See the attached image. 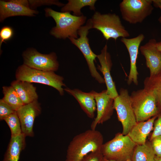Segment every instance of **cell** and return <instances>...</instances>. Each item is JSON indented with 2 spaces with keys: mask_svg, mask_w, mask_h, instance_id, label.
Masks as SVG:
<instances>
[{
  "mask_svg": "<svg viewBox=\"0 0 161 161\" xmlns=\"http://www.w3.org/2000/svg\"><path fill=\"white\" fill-rule=\"evenodd\" d=\"M103 138L99 131L90 129L75 136L67 150L65 161H81L91 152L101 151Z\"/></svg>",
  "mask_w": 161,
  "mask_h": 161,
  "instance_id": "obj_1",
  "label": "cell"
},
{
  "mask_svg": "<svg viewBox=\"0 0 161 161\" xmlns=\"http://www.w3.org/2000/svg\"><path fill=\"white\" fill-rule=\"evenodd\" d=\"M45 10L46 16L52 17L56 23L55 26L50 32L52 35L58 38L64 39L78 38V30L86 22V16L83 14L76 16L69 12H58L50 8H46Z\"/></svg>",
  "mask_w": 161,
  "mask_h": 161,
  "instance_id": "obj_2",
  "label": "cell"
},
{
  "mask_svg": "<svg viewBox=\"0 0 161 161\" xmlns=\"http://www.w3.org/2000/svg\"><path fill=\"white\" fill-rule=\"evenodd\" d=\"M16 80L30 83L48 85L55 88L60 95H64V78L54 72L45 71L29 67L24 64L18 67L16 72Z\"/></svg>",
  "mask_w": 161,
  "mask_h": 161,
  "instance_id": "obj_3",
  "label": "cell"
},
{
  "mask_svg": "<svg viewBox=\"0 0 161 161\" xmlns=\"http://www.w3.org/2000/svg\"><path fill=\"white\" fill-rule=\"evenodd\" d=\"M90 19L92 29L100 31L106 40L112 38L116 41L119 37L126 38L130 36L120 17L115 13L103 14L96 12Z\"/></svg>",
  "mask_w": 161,
  "mask_h": 161,
  "instance_id": "obj_4",
  "label": "cell"
},
{
  "mask_svg": "<svg viewBox=\"0 0 161 161\" xmlns=\"http://www.w3.org/2000/svg\"><path fill=\"white\" fill-rule=\"evenodd\" d=\"M130 97L137 122L160 114L155 97L151 91L144 88L134 91Z\"/></svg>",
  "mask_w": 161,
  "mask_h": 161,
  "instance_id": "obj_5",
  "label": "cell"
},
{
  "mask_svg": "<svg viewBox=\"0 0 161 161\" xmlns=\"http://www.w3.org/2000/svg\"><path fill=\"white\" fill-rule=\"evenodd\" d=\"M136 145L128 135L119 132L112 139L103 144L101 151L106 159L124 161L131 159Z\"/></svg>",
  "mask_w": 161,
  "mask_h": 161,
  "instance_id": "obj_6",
  "label": "cell"
},
{
  "mask_svg": "<svg viewBox=\"0 0 161 161\" xmlns=\"http://www.w3.org/2000/svg\"><path fill=\"white\" fill-rule=\"evenodd\" d=\"M92 29L90 19H89L85 25L81 26L78 31L79 36L77 38H69L71 43L78 47L84 57L92 76L100 83H105V81L97 70L95 61L97 55L94 53L90 46L87 37L89 30Z\"/></svg>",
  "mask_w": 161,
  "mask_h": 161,
  "instance_id": "obj_7",
  "label": "cell"
},
{
  "mask_svg": "<svg viewBox=\"0 0 161 161\" xmlns=\"http://www.w3.org/2000/svg\"><path fill=\"white\" fill-rule=\"evenodd\" d=\"M152 0H123L120 4L123 19L131 24L141 23L152 13Z\"/></svg>",
  "mask_w": 161,
  "mask_h": 161,
  "instance_id": "obj_8",
  "label": "cell"
},
{
  "mask_svg": "<svg viewBox=\"0 0 161 161\" xmlns=\"http://www.w3.org/2000/svg\"><path fill=\"white\" fill-rule=\"evenodd\" d=\"M114 108L117 112L118 120L122 125V133L127 135L137 123L130 95L127 89H120L118 96L114 99Z\"/></svg>",
  "mask_w": 161,
  "mask_h": 161,
  "instance_id": "obj_9",
  "label": "cell"
},
{
  "mask_svg": "<svg viewBox=\"0 0 161 161\" xmlns=\"http://www.w3.org/2000/svg\"><path fill=\"white\" fill-rule=\"evenodd\" d=\"M24 64L34 69L49 72L57 71L59 64L56 54H43L34 48H30L22 54Z\"/></svg>",
  "mask_w": 161,
  "mask_h": 161,
  "instance_id": "obj_10",
  "label": "cell"
},
{
  "mask_svg": "<svg viewBox=\"0 0 161 161\" xmlns=\"http://www.w3.org/2000/svg\"><path fill=\"white\" fill-rule=\"evenodd\" d=\"M96 103L97 116L91 125V129H96L97 125L110 119L113 114L114 99L108 94L106 89L97 92L93 90Z\"/></svg>",
  "mask_w": 161,
  "mask_h": 161,
  "instance_id": "obj_11",
  "label": "cell"
},
{
  "mask_svg": "<svg viewBox=\"0 0 161 161\" xmlns=\"http://www.w3.org/2000/svg\"><path fill=\"white\" fill-rule=\"evenodd\" d=\"M41 104L36 100L24 105L16 111L22 133L26 137L34 136L33 127L35 119L41 114Z\"/></svg>",
  "mask_w": 161,
  "mask_h": 161,
  "instance_id": "obj_12",
  "label": "cell"
},
{
  "mask_svg": "<svg viewBox=\"0 0 161 161\" xmlns=\"http://www.w3.org/2000/svg\"><path fill=\"white\" fill-rule=\"evenodd\" d=\"M144 38V35L140 34L133 38H122L121 39V42L126 48L130 58V70L127 80V83L129 85L132 82L136 85L138 84L137 79L138 73L136 66L137 60L140 46Z\"/></svg>",
  "mask_w": 161,
  "mask_h": 161,
  "instance_id": "obj_13",
  "label": "cell"
},
{
  "mask_svg": "<svg viewBox=\"0 0 161 161\" xmlns=\"http://www.w3.org/2000/svg\"><path fill=\"white\" fill-rule=\"evenodd\" d=\"M157 43L155 39H151L140 48L141 54L145 58L146 66L149 69L150 77L161 73V52L157 48Z\"/></svg>",
  "mask_w": 161,
  "mask_h": 161,
  "instance_id": "obj_14",
  "label": "cell"
},
{
  "mask_svg": "<svg viewBox=\"0 0 161 161\" xmlns=\"http://www.w3.org/2000/svg\"><path fill=\"white\" fill-rule=\"evenodd\" d=\"M97 58L100 65H98L97 68L101 72L104 76L108 94L114 99L118 96L119 94L110 74L112 63L110 54L108 51L107 44L102 49L100 53L97 55Z\"/></svg>",
  "mask_w": 161,
  "mask_h": 161,
  "instance_id": "obj_15",
  "label": "cell"
},
{
  "mask_svg": "<svg viewBox=\"0 0 161 161\" xmlns=\"http://www.w3.org/2000/svg\"><path fill=\"white\" fill-rule=\"evenodd\" d=\"M37 11L30 8L22 3L21 0H12L0 1V21L16 16H33Z\"/></svg>",
  "mask_w": 161,
  "mask_h": 161,
  "instance_id": "obj_16",
  "label": "cell"
},
{
  "mask_svg": "<svg viewBox=\"0 0 161 161\" xmlns=\"http://www.w3.org/2000/svg\"><path fill=\"white\" fill-rule=\"evenodd\" d=\"M64 90L74 97L89 117H94L96 106L93 90L85 92L78 89H71L68 87L64 89Z\"/></svg>",
  "mask_w": 161,
  "mask_h": 161,
  "instance_id": "obj_17",
  "label": "cell"
},
{
  "mask_svg": "<svg viewBox=\"0 0 161 161\" xmlns=\"http://www.w3.org/2000/svg\"><path fill=\"white\" fill-rule=\"evenodd\" d=\"M157 117L155 116L147 120L137 122L127 135L137 145L145 144L148 136L153 130L154 123Z\"/></svg>",
  "mask_w": 161,
  "mask_h": 161,
  "instance_id": "obj_18",
  "label": "cell"
},
{
  "mask_svg": "<svg viewBox=\"0 0 161 161\" xmlns=\"http://www.w3.org/2000/svg\"><path fill=\"white\" fill-rule=\"evenodd\" d=\"M24 104L37 100L38 96L36 88L30 83L16 80L11 83Z\"/></svg>",
  "mask_w": 161,
  "mask_h": 161,
  "instance_id": "obj_19",
  "label": "cell"
},
{
  "mask_svg": "<svg viewBox=\"0 0 161 161\" xmlns=\"http://www.w3.org/2000/svg\"><path fill=\"white\" fill-rule=\"evenodd\" d=\"M26 136L23 133L11 137L2 161H18L20 154L26 146Z\"/></svg>",
  "mask_w": 161,
  "mask_h": 161,
  "instance_id": "obj_20",
  "label": "cell"
},
{
  "mask_svg": "<svg viewBox=\"0 0 161 161\" xmlns=\"http://www.w3.org/2000/svg\"><path fill=\"white\" fill-rule=\"evenodd\" d=\"M155 155L150 141L146 140L142 145H137L131 158V161H154Z\"/></svg>",
  "mask_w": 161,
  "mask_h": 161,
  "instance_id": "obj_21",
  "label": "cell"
},
{
  "mask_svg": "<svg viewBox=\"0 0 161 161\" xmlns=\"http://www.w3.org/2000/svg\"><path fill=\"white\" fill-rule=\"evenodd\" d=\"M96 0H69L68 3L62 7V12H72L73 15L79 16L83 15L81 9L86 6H89L91 10H95Z\"/></svg>",
  "mask_w": 161,
  "mask_h": 161,
  "instance_id": "obj_22",
  "label": "cell"
},
{
  "mask_svg": "<svg viewBox=\"0 0 161 161\" xmlns=\"http://www.w3.org/2000/svg\"><path fill=\"white\" fill-rule=\"evenodd\" d=\"M144 84V88L154 94L158 107L161 110V73L154 77L146 78Z\"/></svg>",
  "mask_w": 161,
  "mask_h": 161,
  "instance_id": "obj_23",
  "label": "cell"
},
{
  "mask_svg": "<svg viewBox=\"0 0 161 161\" xmlns=\"http://www.w3.org/2000/svg\"><path fill=\"white\" fill-rule=\"evenodd\" d=\"M2 88L4 97L2 99L15 111H16L25 105L12 86H4Z\"/></svg>",
  "mask_w": 161,
  "mask_h": 161,
  "instance_id": "obj_24",
  "label": "cell"
},
{
  "mask_svg": "<svg viewBox=\"0 0 161 161\" xmlns=\"http://www.w3.org/2000/svg\"><path fill=\"white\" fill-rule=\"evenodd\" d=\"M4 120L9 127L11 137L17 136L22 133L20 121L16 111L5 118Z\"/></svg>",
  "mask_w": 161,
  "mask_h": 161,
  "instance_id": "obj_25",
  "label": "cell"
},
{
  "mask_svg": "<svg viewBox=\"0 0 161 161\" xmlns=\"http://www.w3.org/2000/svg\"><path fill=\"white\" fill-rule=\"evenodd\" d=\"M29 7L32 9V8L44 5L55 4L58 6L63 7L65 4L56 0H29ZM33 10V9H32Z\"/></svg>",
  "mask_w": 161,
  "mask_h": 161,
  "instance_id": "obj_26",
  "label": "cell"
},
{
  "mask_svg": "<svg viewBox=\"0 0 161 161\" xmlns=\"http://www.w3.org/2000/svg\"><path fill=\"white\" fill-rule=\"evenodd\" d=\"M15 111L8 104L1 99L0 100V120L4 119Z\"/></svg>",
  "mask_w": 161,
  "mask_h": 161,
  "instance_id": "obj_27",
  "label": "cell"
},
{
  "mask_svg": "<svg viewBox=\"0 0 161 161\" xmlns=\"http://www.w3.org/2000/svg\"><path fill=\"white\" fill-rule=\"evenodd\" d=\"M13 35L12 28L9 26L2 27L0 31V47L3 42L11 38Z\"/></svg>",
  "mask_w": 161,
  "mask_h": 161,
  "instance_id": "obj_28",
  "label": "cell"
},
{
  "mask_svg": "<svg viewBox=\"0 0 161 161\" xmlns=\"http://www.w3.org/2000/svg\"><path fill=\"white\" fill-rule=\"evenodd\" d=\"M150 141L155 156L161 157V136H157Z\"/></svg>",
  "mask_w": 161,
  "mask_h": 161,
  "instance_id": "obj_29",
  "label": "cell"
},
{
  "mask_svg": "<svg viewBox=\"0 0 161 161\" xmlns=\"http://www.w3.org/2000/svg\"><path fill=\"white\" fill-rule=\"evenodd\" d=\"M159 136H161V114L158 116L157 119L154 121L153 131L149 138V141Z\"/></svg>",
  "mask_w": 161,
  "mask_h": 161,
  "instance_id": "obj_30",
  "label": "cell"
},
{
  "mask_svg": "<svg viewBox=\"0 0 161 161\" xmlns=\"http://www.w3.org/2000/svg\"><path fill=\"white\" fill-rule=\"evenodd\" d=\"M103 159L101 151H96L88 154L81 161H103Z\"/></svg>",
  "mask_w": 161,
  "mask_h": 161,
  "instance_id": "obj_31",
  "label": "cell"
},
{
  "mask_svg": "<svg viewBox=\"0 0 161 161\" xmlns=\"http://www.w3.org/2000/svg\"><path fill=\"white\" fill-rule=\"evenodd\" d=\"M153 4L155 7L157 5H161V0H152Z\"/></svg>",
  "mask_w": 161,
  "mask_h": 161,
  "instance_id": "obj_32",
  "label": "cell"
},
{
  "mask_svg": "<svg viewBox=\"0 0 161 161\" xmlns=\"http://www.w3.org/2000/svg\"><path fill=\"white\" fill-rule=\"evenodd\" d=\"M156 47L157 49L161 52V41L157 42L156 43Z\"/></svg>",
  "mask_w": 161,
  "mask_h": 161,
  "instance_id": "obj_33",
  "label": "cell"
},
{
  "mask_svg": "<svg viewBox=\"0 0 161 161\" xmlns=\"http://www.w3.org/2000/svg\"><path fill=\"white\" fill-rule=\"evenodd\" d=\"M156 7H158L161 10V5H157L155 6ZM158 21L161 24V16H160L159 17L158 19Z\"/></svg>",
  "mask_w": 161,
  "mask_h": 161,
  "instance_id": "obj_34",
  "label": "cell"
},
{
  "mask_svg": "<svg viewBox=\"0 0 161 161\" xmlns=\"http://www.w3.org/2000/svg\"><path fill=\"white\" fill-rule=\"evenodd\" d=\"M154 161H161V157L155 156Z\"/></svg>",
  "mask_w": 161,
  "mask_h": 161,
  "instance_id": "obj_35",
  "label": "cell"
},
{
  "mask_svg": "<svg viewBox=\"0 0 161 161\" xmlns=\"http://www.w3.org/2000/svg\"><path fill=\"white\" fill-rule=\"evenodd\" d=\"M103 161H117L109 160H108L107 159H106L104 158L103 157ZM124 161H131V159H129V160H127Z\"/></svg>",
  "mask_w": 161,
  "mask_h": 161,
  "instance_id": "obj_36",
  "label": "cell"
}]
</instances>
